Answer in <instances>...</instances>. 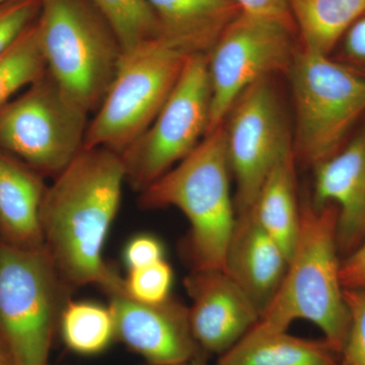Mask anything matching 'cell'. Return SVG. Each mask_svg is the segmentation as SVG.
Instances as JSON below:
<instances>
[{
    "mask_svg": "<svg viewBox=\"0 0 365 365\" xmlns=\"http://www.w3.org/2000/svg\"><path fill=\"white\" fill-rule=\"evenodd\" d=\"M124 182L118 153L83 148L46 189L40 210L44 247L71 292L96 284L107 294L123 282L103 251Z\"/></svg>",
    "mask_w": 365,
    "mask_h": 365,
    "instance_id": "obj_1",
    "label": "cell"
},
{
    "mask_svg": "<svg viewBox=\"0 0 365 365\" xmlns=\"http://www.w3.org/2000/svg\"><path fill=\"white\" fill-rule=\"evenodd\" d=\"M337 218L334 204L318 208L309 196L300 202L299 234L284 279L259 322L287 331L292 322L307 319L321 329L327 342L341 355L350 314L340 280Z\"/></svg>",
    "mask_w": 365,
    "mask_h": 365,
    "instance_id": "obj_2",
    "label": "cell"
},
{
    "mask_svg": "<svg viewBox=\"0 0 365 365\" xmlns=\"http://www.w3.org/2000/svg\"><path fill=\"white\" fill-rule=\"evenodd\" d=\"M230 165L225 125L141 191L144 209L174 206L190 222L186 255L193 269L225 270V252L237 213L230 193Z\"/></svg>",
    "mask_w": 365,
    "mask_h": 365,
    "instance_id": "obj_3",
    "label": "cell"
},
{
    "mask_svg": "<svg viewBox=\"0 0 365 365\" xmlns=\"http://www.w3.org/2000/svg\"><path fill=\"white\" fill-rule=\"evenodd\" d=\"M36 25L47 71L76 104L97 111L123 56L111 26L88 0H41Z\"/></svg>",
    "mask_w": 365,
    "mask_h": 365,
    "instance_id": "obj_4",
    "label": "cell"
},
{
    "mask_svg": "<svg viewBox=\"0 0 365 365\" xmlns=\"http://www.w3.org/2000/svg\"><path fill=\"white\" fill-rule=\"evenodd\" d=\"M288 72L297 117L295 158L314 169L344 146L365 116V78L329 55L302 47Z\"/></svg>",
    "mask_w": 365,
    "mask_h": 365,
    "instance_id": "obj_5",
    "label": "cell"
},
{
    "mask_svg": "<svg viewBox=\"0 0 365 365\" xmlns=\"http://www.w3.org/2000/svg\"><path fill=\"white\" fill-rule=\"evenodd\" d=\"M69 292L45 247L0 241V338L16 365H48Z\"/></svg>",
    "mask_w": 365,
    "mask_h": 365,
    "instance_id": "obj_6",
    "label": "cell"
},
{
    "mask_svg": "<svg viewBox=\"0 0 365 365\" xmlns=\"http://www.w3.org/2000/svg\"><path fill=\"white\" fill-rule=\"evenodd\" d=\"M187 58L160 40L123 53L109 91L88 122L85 148H104L121 155L153 123Z\"/></svg>",
    "mask_w": 365,
    "mask_h": 365,
    "instance_id": "obj_7",
    "label": "cell"
},
{
    "mask_svg": "<svg viewBox=\"0 0 365 365\" xmlns=\"http://www.w3.org/2000/svg\"><path fill=\"white\" fill-rule=\"evenodd\" d=\"M88 115L46 71L0 107V150L55 178L85 148Z\"/></svg>",
    "mask_w": 365,
    "mask_h": 365,
    "instance_id": "obj_8",
    "label": "cell"
},
{
    "mask_svg": "<svg viewBox=\"0 0 365 365\" xmlns=\"http://www.w3.org/2000/svg\"><path fill=\"white\" fill-rule=\"evenodd\" d=\"M210 108L208 56H189L153 123L120 155L132 188L143 191L195 150L207 133Z\"/></svg>",
    "mask_w": 365,
    "mask_h": 365,
    "instance_id": "obj_9",
    "label": "cell"
},
{
    "mask_svg": "<svg viewBox=\"0 0 365 365\" xmlns=\"http://www.w3.org/2000/svg\"><path fill=\"white\" fill-rule=\"evenodd\" d=\"M294 28L244 11L228 25L208 55L211 108L207 133L223 124L230 108L249 86L289 71L297 52Z\"/></svg>",
    "mask_w": 365,
    "mask_h": 365,
    "instance_id": "obj_10",
    "label": "cell"
},
{
    "mask_svg": "<svg viewBox=\"0 0 365 365\" xmlns=\"http://www.w3.org/2000/svg\"><path fill=\"white\" fill-rule=\"evenodd\" d=\"M230 172L237 182V215L253 208L275 163L294 150L282 108L270 78L249 86L230 108L225 122Z\"/></svg>",
    "mask_w": 365,
    "mask_h": 365,
    "instance_id": "obj_11",
    "label": "cell"
},
{
    "mask_svg": "<svg viewBox=\"0 0 365 365\" xmlns=\"http://www.w3.org/2000/svg\"><path fill=\"white\" fill-rule=\"evenodd\" d=\"M107 294L116 338L151 365L181 364L199 356L189 307L170 297L158 304L137 302L123 285Z\"/></svg>",
    "mask_w": 365,
    "mask_h": 365,
    "instance_id": "obj_12",
    "label": "cell"
},
{
    "mask_svg": "<svg viewBox=\"0 0 365 365\" xmlns=\"http://www.w3.org/2000/svg\"><path fill=\"white\" fill-rule=\"evenodd\" d=\"M190 325L201 349L225 354L261 319L246 292L222 269H193L185 278Z\"/></svg>",
    "mask_w": 365,
    "mask_h": 365,
    "instance_id": "obj_13",
    "label": "cell"
},
{
    "mask_svg": "<svg viewBox=\"0 0 365 365\" xmlns=\"http://www.w3.org/2000/svg\"><path fill=\"white\" fill-rule=\"evenodd\" d=\"M314 170L312 203L338 208V253L341 261L365 242V127Z\"/></svg>",
    "mask_w": 365,
    "mask_h": 365,
    "instance_id": "obj_14",
    "label": "cell"
},
{
    "mask_svg": "<svg viewBox=\"0 0 365 365\" xmlns=\"http://www.w3.org/2000/svg\"><path fill=\"white\" fill-rule=\"evenodd\" d=\"M288 259L253 209L237 215L227 247L225 271L246 292L262 316L284 279Z\"/></svg>",
    "mask_w": 365,
    "mask_h": 365,
    "instance_id": "obj_15",
    "label": "cell"
},
{
    "mask_svg": "<svg viewBox=\"0 0 365 365\" xmlns=\"http://www.w3.org/2000/svg\"><path fill=\"white\" fill-rule=\"evenodd\" d=\"M157 16L160 39L186 56L205 55L242 13L234 0H146Z\"/></svg>",
    "mask_w": 365,
    "mask_h": 365,
    "instance_id": "obj_16",
    "label": "cell"
},
{
    "mask_svg": "<svg viewBox=\"0 0 365 365\" xmlns=\"http://www.w3.org/2000/svg\"><path fill=\"white\" fill-rule=\"evenodd\" d=\"M44 178L0 150V241L20 248L44 247L40 222Z\"/></svg>",
    "mask_w": 365,
    "mask_h": 365,
    "instance_id": "obj_17",
    "label": "cell"
},
{
    "mask_svg": "<svg viewBox=\"0 0 365 365\" xmlns=\"http://www.w3.org/2000/svg\"><path fill=\"white\" fill-rule=\"evenodd\" d=\"M216 365H343L324 340H307L258 322Z\"/></svg>",
    "mask_w": 365,
    "mask_h": 365,
    "instance_id": "obj_18",
    "label": "cell"
},
{
    "mask_svg": "<svg viewBox=\"0 0 365 365\" xmlns=\"http://www.w3.org/2000/svg\"><path fill=\"white\" fill-rule=\"evenodd\" d=\"M294 150L282 155L269 173L253 211L262 227L287 255L288 262L299 234L300 202L297 199Z\"/></svg>",
    "mask_w": 365,
    "mask_h": 365,
    "instance_id": "obj_19",
    "label": "cell"
},
{
    "mask_svg": "<svg viewBox=\"0 0 365 365\" xmlns=\"http://www.w3.org/2000/svg\"><path fill=\"white\" fill-rule=\"evenodd\" d=\"M302 48L329 55L365 13V0H287Z\"/></svg>",
    "mask_w": 365,
    "mask_h": 365,
    "instance_id": "obj_20",
    "label": "cell"
},
{
    "mask_svg": "<svg viewBox=\"0 0 365 365\" xmlns=\"http://www.w3.org/2000/svg\"><path fill=\"white\" fill-rule=\"evenodd\" d=\"M59 326L67 347L79 354L104 351L116 337L111 309L95 302L67 300Z\"/></svg>",
    "mask_w": 365,
    "mask_h": 365,
    "instance_id": "obj_21",
    "label": "cell"
},
{
    "mask_svg": "<svg viewBox=\"0 0 365 365\" xmlns=\"http://www.w3.org/2000/svg\"><path fill=\"white\" fill-rule=\"evenodd\" d=\"M47 71L36 21L0 56V107Z\"/></svg>",
    "mask_w": 365,
    "mask_h": 365,
    "instance_id": "obj_22",
    "label": "cell"
},
{
    "mask_svg": "<svg viewBox=\"0 0 365 365\" xmlns=\"http://www.w3.org/2000/svg\"><path fill=\"white\" fill-rule=\"evenodd\" d=\"M114 31L123 53L160 39L157 16L146 0H88Z\"/></svg>",
    "mask_w": 365,
    "mask_h": 365,
    "instance_id": "obj_23",
    "label": "cell"
},
{
    "mask_svg": "<svg viewBox=\"0 0 365 365\" xmlns=\"http://www.w3.org/2000/svg\"><path fill=\"white\" fill-rule=\"evenodd\" d=\"M172 284L173 269L163 259L150 265L128 270L124 278L123 290L137 302L158 304L169 299Z\"/></svg>",
    "mask_w": 365,
    "mask_h": 365,
    "instance_id": "obj_24",
    "label": "cell"
},
{
    "mask_svg": "<svg viewBox=\"0 0 365 365\" xmlns=\"http://www.w3.org/2000/svg\"><path fill=\"white\" fill-rule=\"evenodd\" d=\"M350 326L341 359L344 365H365V288L343 289Z\"/></svg>",
    "mask_w": 365,
    "mask_h": 365,
    "instance_id": "obj_25",
    "label": "cell"
},
{
    "mask_svg": "<svg viewBox=\"0 0 365 365\" xmlns=\"http://www.w3.org/2000/svg\"><path fill=\"white\" fill-rule=\"evenodd\" d=\"M41 0H13L0 6V56L37 20Z\"/></svg>",
    "mask_w": 365,
    "mask_h": 365,
    "instance_id": "obj_26",
    "label": "cell"
},
{
    "mask_svg": "<svg viewBox=\"0 0 365 365\" xmlns=\"http://www.w3.org/2000/svg\"><path fill=\"white\" fill-rule=\"evenodd\" d=\"M336 48V61L365 78V13L346 31Z\"/></svg>",
    "mask_w": 365,
    "mask_h": 365,
    "instance_id": "obj_27",
    "label": "cell"
},
{
    "mask_svg": "<svg viewBox=\"0 0 365 365\" xmlns=\"http://www.w3.org/2000/svg\"><path fill=\"white\" fill-rule=\"evenodd\" d=\"M163 247L157 237L139 235L132 237L124 250V261L128 270L144 267L163 260Z\"/></svg>",
    "mask_w": 365,
    "mask_h": 365,
    "instance_id": "obj_28",
    "label": "cell"
},
{
    "mask_svg": "<svg viewBox=\"0 0 365 365\" xmlns=\"http://www.w3.org/2000/svg\"><path fill=\"white\" fill-rule=\"evenodd\" d=\"M234 1L244 13L276 19L294 26L292 14L288 9L287 0H234Z\"/></svg>",
    "mask_w": 365,
    "mask_h": 365,
    "instance_id": "obj_29",
    "label": "cell"
},
{
    "mask_svg": "<svg viewBox=\"0 0 365 365\" xmlns=\"http://www.w3.org/2000/svg\"><path fill=\"white\" fill-rule=\"evenodd\" d=\"M343 289L365 288V242L340 264Z\"/></svg>",
    "mask_w": 365,
    "mask_h": 365,
    "instance_id": "obj_30",
    "label": "cell"
},
{
    "mask_svg": "<svg viewBox=\"0 0 365 365\" xmlns=\"http://www.w3.org/2000/svg\"><path fill=\"white\" fill-rule=\"evenodd\" d=\"M0 365H16L11 356V352L7 349L6 345L0 338Z\"/></svg>",
    "mask_w": 365,
    "mask_h": 365,
    "instance_id": "obj_31",
    "label": "cell"
},
{
    "mask_svg": "<svg viewBox=\"0 0 365 365\" xmlns=\"http://www.w3.org/2000/svg\"><path fill=\"white\" fill-rule=\"evenodd\" d=\"M177 365H207V364H206L205 360H204L202 357L197 356L195 357V359L189 360V361L184 362V364Z\"/></svg>",
    "mask_w": 365,
    "mask_h": 365,
    "instance_id": "obj_32",
    "label": "cell"
},
{
    "mask_svg": "<svg viewBox=\"0 0 365 365\" xmlns=\"http://www.w3.org/2000/svg\"><path fill=\"white\" fill-rule=\"evenodd\" d=\"M13 1V0H0V6L1 4H7V2Z\"/></svg>",
    "mask_w": 365,
    "mask_h": 365,
    "instance_id": "obj_33",
    "label": "cell"
},
{
    "mask_svg": "<svg viewBox=\"0 0 365 365\" xmlns=\"http://www.w3.org/2000/svg\"><path fill=\"white\" fill-rule=\"evenodd\" d=\"M343 365H344V364H343Z\"/></svg>",
    "mask_w": 365,
    "mask_h": 365,
    "instance_id": "obj_34",
    "label": "cell"
}]
</instances>
